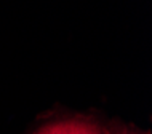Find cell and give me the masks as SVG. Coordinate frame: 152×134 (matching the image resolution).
<instances>
[{"label":"cell","instance_id":"obj_1","mask_svg":"<svg viewBox=\"0 0 152 134\" xmlns=\"http://www.w3.org/2000/svg\"><path fill=\"white\" fill-rule=\"evenodd\" d=\"M35 134H106L94 123L83 120H63L40 128Z\"/></svg>","mask_w":152,"mask_h":134},{"label":"cell","instance_id":"obj_2","mask_svg":"<svg viewBox=\"0 0 152 134\" xmlns=\"http://www.w3.org/2000/svg\"><path fill=\"white\" fill-rule=\"evenodd\" d=\"M147 134H149V133H147Z\"/></svg>","mask_w":152,"mask_h":134}]
</instances>
